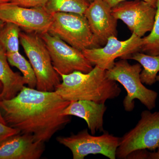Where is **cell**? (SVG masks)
<instances>
[{"instance_id":"4316f807","label":"cell","mask_w":159,"mask_h":159,"mask_svg":"<svg viewBox=\"0 0 159 159\" xmlns=\"http://www.w3.org/2000/svg\"><path fill=\"white\" fill-rule=\"evenodd\" d=\"M5 23V22L3 21L2 20H1V19H0V31H1V29L2 28Z\"/></svg>"},{"instance_id":"5bb4252c","label":"cell","mask_w":159,"mask_h":159,"mask_svg":"<svg viewBox=\"0 0 159 159\" xmlns=\"http://www.w3.org/2000/svg\"><path fill=\"white\" fill-rule=\"evenodd\" d=\"M104 103H97L90 100L71 101L62 111V115L75 116L85 120L92 135L97 132H104L103 116L107 110Z\"/></svg>"},{"instance_id":"9c48e42d","label":"cell","mask_w":159,"mask_h":159,"mask_svg":"<svg viewBox=\"0 0 159 159\" xmlns=\"http://www.w3.org/2000/svg\"><path fill=\"white\" fill-rule=\"evenodd\" d=\"M142 43V38L133 33L125 40H119L113 36L103 47L85 49L82 52L93 66L107 70L113 66L117 58L125 59L134 53L140 52Z\"/></svg>"},{"instance_id":"f546056e","label":"cell","mask_w":159,"mask_h":159,"mask_svg":"<svg viewBox=\"0 0 159 159\" xmlns=\"http://www.w3.org/2000/svg\"><path fill=\"white\" fill-rule=\"evenodd\" d=\"M157 149L158 152L159 153V145Z\"/></svg>"},{"instance_id":"3957f363","label":"cell","mask_w":159,"mask_h":159,"mask_svg":"<svg viewBox=\"0 0 159 159\" xmlns=\"http://www.w3.org/2000/svg\"><path fill=\"white\" fill-rule=\"evenodd\" d=\"M142 66L139 63L131 65L127 59H121L116 61L113 66L106 70L109 79L119 82L123 86L127 93L123 99L125 110L131 112L135 107V99H139L148 110L156 107L158 93L147 89L141 81L140 74Z\"/></svg>"},{"instance_id":"ffe728a7","label":"cell","mask_w":159,"mask_h":159,"mask_svg":"<svg viewBox=\"0 0 159 159\" xmlns=\"http://www.w3.org/2000/svg\"><path fill=\"white\" fill-rule=\"evenodd\" d=\"M140 52L148 55H159V0L157 3V12L150 33L142 38Z\"/></svg>"},{"instance_id":"7a4b0ae2","label":"cell","mask_w":159,"mask_h":159,"mask_svg":"<svg viewBox=\"0 0 159 159\" xmlns=\"http://www.w3.org/2000/svg\"><path fill=\"white\" fill-rule=\"evenodd\" d=\"M61 81L55 92L67 101L90 100L104 103L119 97L121 89L107 76L106 70L95 66L87 73L75 71L61 75Z\"/></svg>"},{"instance_id":"5b68a950","label":"cell","mask_w":159,"mask_h":159,"mask_svg":"<svg viewBox=\"0 0 159 159\" xmlns=\"http://www.w3.org/2000/svg\"><path fill=\"white\" fill-rule=\"evenodd\" d=\"M52 16L50 34L80 51L99 48L84 15L56 12Z\"/></svg>"},{"instance_id":"30bf717a","label":"cell","mask_w":159,"mask_h":159,"mask_svg":"<svg viewBox=\"0 0 159 159\" xmlns=\"http://www.w3.org/2000/svg\"><path fill=\"white\" fill-rule=\"evenodd\" d=\"M157 7L142 0H128L111 8V13L117 20L125 23L132 33L142 38L153 27Z\"/></svg>"},{"instance_id":"83f0119b","label":"cell","mask_w":159,"mask_h":159,"mask_svg":"<svg viewBox=\"0 0 159 159\" xmlns=\"http://www.w3.org/2000/svg\"><path fill=\"white\" fill-rule=\"evenodd\" d=\"M87 1L90 4V3H92V2H93L95 0H87Z\"/></svg>"},{"instance_id":"8fae6325","label":"cell","mask_w":159,"mask_h":159,"mask_svg":"<svg viewBox=\"0 0 159 159\" xmlns=\"http://www.w3.org/2000/svg\"><path fill=\"white\" fill-rule=\"evenodd\" d=\"M0 19L17 25L26 32L39 34L48 32L53 16L44 7L27 8L9 2L0 6Z\"/></svg>"},{"instance_id":"52a82bcc","label":"cell","mask_w":159,"mask_h":159,"mask_svg":"<svg viewBox=\"0 0 159 159\" xmlns=\"http://www.w3.org/2000/svg\"><path fill=\"white\" fill-rule=\"evenodd\" d=\"M57 142L69 148L74 159H84L89 155L101 154L110 159H116L120 138L107 132L95 136L87 129L67 137L59 136Z\"/></svg>"},{"instance_id":"ac0fdd59","label":"cell","mask_w":159,"mask_h":159,"mask_svg":"<svg viewBox=\"0 0 159 159\" xmlns=\"http://www.w3.org/2000/svg\"><path fill=\"white\" fill-rule=\"evenodd\" d=\"M20 29L13 23L5 22L0 31V43L5 48L6 53L19 51Z\"/></svg>"},{"instance_id":"e0dca14e","label":"cell","mask_w":159,"mask_h":159,"mask_svg":"<svg viewBox=\"0 0 159 159\" xmlns=\"http://www.w3.org/2000/svg\"><path fill=\"white\" fill-rule=\"evenodd\" d=\"M89 5L87 0H48L44 8L51 14L68 12L84 15Z\"/></svg>"},{"instance_id":"d4e9b609","label":"cell","mask_w":159,"mask_h":159,"mask_svg":"<svg viewBox=\"0 0 159 159\" xmlns=\"http://www.w3.org/2000/svg\"><path fill=\"white\" fill-rule=\"evenodd\" d=\"M2 84L0 82V93H1V92H2ZM0 122L6 125V122H5V120H4V119H3L2 112H1V109H0Z\"/></svg>"},{"instance_id":"484cf974","label":"cell","mask_w":159,"mask_h":159,"mask_svg":"<svg viewBox=\"0 0 159 159\" xmlns=\"http://www.w3.org/2000/svg\"><path fill=\"white\" fill-rule=\"evenodd\" d=\"M9 2H11V0H0V6Z\"/></svg>"},{"instance_id":"2e32d148","label":"cell","mask_w":159,"mask_h":159,"mask_svg":"<svg viewBox=\"0 0 159 159\" xmlns=\"http://www.w3.org/2000/svg\"><path fill=\"white\" fill-rule=\"evenodd\" d=\"M125 59L136 61L142 66L143 69L140 77L142 83L152 85L157 82V77L159 72V55L152 56L137 52Z\"/></svg>"},{"instance_id":"ba28073f","label":"cell","mask_w":159,"mask_h":159,"mask_svg":"<svg viewBox=\"0 0 159 159\" xmlns=\"http://www.w3.org/2000/svg\"><path fill=\"white\" fill-rule=\"evenodd\" d=\"M39 35L49 51L54 69L60 76L75 71L87 73L93 68V66L86 58L82 51L48 32Z\"/></svg>"},{"instance_id":"44dd1931","label":"cell","mask_w":159,"mask_h":159,"mask_svg":"<svg viewBox=\"0 0 159 159\" xmlns=\"http://www.w3.org/2000/svg\"><path fill=\"white\" fill-rule=\"evenodd\" d=\"M126 159H159V153L157 151L152 152L146 149H137L129 153Z\"/></svg>"},{"instance_id":"4fadbf2b","label":"cell","mask_w":159,"mask_h":159,"mask_svg":"<svg viewBox=\"0 0 159 159\" xmlns=\"http://www.w3.org/2000/svg\"><path fill=\"white\" fill-rule=\"evenodd\" d=\"M45 151L44 143L32 136L19 133L0 144V159H39Z\"/></svg>"},{"instance_id":"f1b7e54d","label":"cell","mask_w":159,"mask_h":159,"mask_svg":"<svg viewBox=\"0 0 159 159\" xmlns=\"http://www.w3.org/2000/svg\"><path fill=\"white\" fill-rule=\"evenodd\" d=\"M156 79L157 81H159V75H157V76Z\"/></svg>"},{"instance_id":"6da1fadb","label":"cell","mask_w":159,"mask_h":159,"mask_svg":"<svg viewBox=\"0 0 159 159\" xmlns=\"http://www.w3.org/2000/svg\"><path fill=\"white\" fill-rule=\"evenodd\" d=\"M70 102L55 91L25 86L14 98L1 100L0 109L6 125L45 143L70 122V116L62 115Z\"/></svg>"},{"instance_id":"8992f818","label":"cell","mask_w":159,"mask_h":159,"mask_svg":"<svg viewBox=\"0 0 159 159\" xmlns=\"http://www.w3.org/2000/svg\"><path fill=\"white\" fill-rule=\"evenodd\" d=\"M159 145V111H143L135 126L120 138L116 157L126 159L129 153L139 149L154 151Z\"/></svg>"},{"instance_id":"7c38bea8","label":"cell","mask_w":159,"mask_h":159,"mask_svg":"<svg viewBox=\"0 0 159 159\" xmlns=\"http://www.w3.org/2000/svg\"><path fill=\"white\" fill-rule=\"evenodd\" d=\"M84 16L99 47H103L111 37H117L118 20L111 13V8L103 0L90 3Z\"/></svg>"},{"instance_id":"d6986e66","label":"cell","mask_w":159,"mask_h":159,"mask_svg":"<svg viewBox=\"0 0 159 159\" xmlns=\"http://www.w3.org/2000/svg\"><path fill=\"white\" fill-rule=\"evenodd\" d=\"M7 59L10 65L16 67L23 74L29 87L35 89L37 80L31 64L19 51L12 53H7Z\"/></svg>"},{"instance_id":"603a6c76","label":"cell","mask_w":159,"mask_h":159,"mask_svg":"<svg viewBox=\"0 0 159 159\" xmlns=\"http://www.w3.org/2000/svg\"><path fill=\"white\" fill-rule=\"evenodd\" d=\"M48 0H11V2L27 8L44 7Z\"/></svg>"},{"instance_id":"9a60e30c","label":"cell","mask_w":159,"mask_h":159,"mask_svg":"<svg viewBox=\"0 0 159 159\" xmlns=\"http://www.w3.org/2000/svg\"><path fill=\"white\" fill-rule=\"evenodd\" d=\"M6 54L5 48L0 43V82L2 84L0 101L14 98L27 84L24 77L10 68Z\"/></svg>"},{"instance_id":"7402d4cb","label":"cell","mask_w":159,"mask_h":159,"mask_svg":"<svg viewBox=\"0 0 159 159\" xmlns=\"http://www.w3.org/2000/svg\"><path fill=\"white\" fill-rule=\"evenodd\" d=\"M20 133V131L0 122V144L10 137Z\"/></svg>"},{"instance_id":"cb8c5ba5","label":"cell","mask_w":159,"mask_h":159,"mask_svg":"<svg viewBox=\"0 0 159 159\" xmlns=\"http://www.w3.org/2000/svg\"><path fill=\"white\" fill-rule=\"evenodd\" d=\"M107 5H108L111 8L116 6L117 4L121 2H124V1H128V0H103ZM142 1H145L147 2L152 6L157 7V0H142Z\"/></svg>"},{"instance_id":"277c9868","label":"cell","mask_w":159,"mask_h":159,"mask_svg":"<svg viewBox=\"0 0 159 159\" xmlns=\"http://www.w3.org/2000/svg\"><path fill=\"white\" fill-rule=\"evenodd\" d=\"M20 42L29 59L37 80L36 89L54 92L61 78L54 69L47 47L39 34L20 32Z\"/></svg>"}]
</instances>
